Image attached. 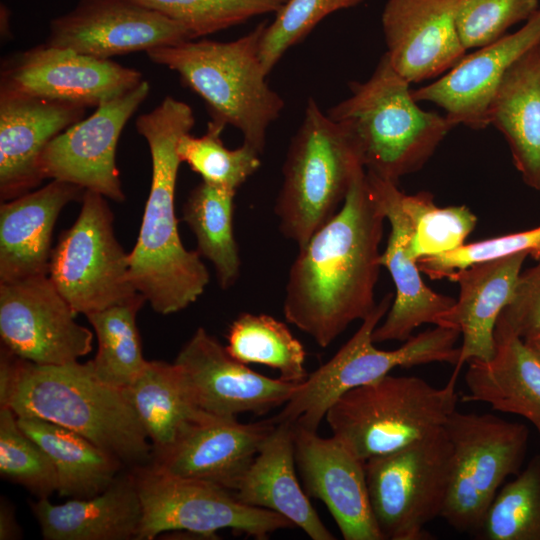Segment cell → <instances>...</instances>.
I'll return each mask as SVG.
<instances>
[{
	"label": "cell",
	"mask_w": 540,
	"mask_h": 540,
	"mask_svg": "<svg viewBox=\"0 0 540 540\" xmlns=\"http://www.w3.org/2000/svg\"><path fill=\"white\" fill-rule=\"evenodd\" d=\"M385 220L364 168L337 213L299 247L288 274L283 314L318 346L328 347L375 308Z\"/></svg>",
	"instance_id": "obj_1"
},
{
	"label": "cell",
	"mask_w": 540,
	"mask_h": 540,
	"mask_svg": "<svg viewBox=\"0 0 540 540\" xmlns=\"http://www.w3.org/2000/svg\"><path fill=\"white\" fill-rule=\"evenodd\" d=\"M194 123L191 106L171 96L135 123L149 147L152 177L139 235L129 253V274L137 292L162 315L196 302L210 280L199 253L183 245L175 212L181 164L177 143Z\"/></svg>",
	"instance_id": "obj_2"
},
{
	"label": "cell",
	"mask_w": 540,
	"mask_h": 540,
	"mask_svg": "<svg viewBox=\"0 0 540 540\" xmlns=\"http://www.w3.org/2000/svg\"><path fill=\"white\" fill-rule=\"evenodd\" d=\"M0 406L73 430L135 467L153 447L125 389L100 381L89 361L39 365L1 350Z\"/></svg>",
	"instance_id": "obj_3"
},
{
	"label": "cell",
	"mask_w": 540,
	"mask_h": 540,
	"mask_svg": "<svg viewBox=\"0 0 540 540\" xmlns=\"http://www.w3.org/2000/svg\"><path fill=\"white\" fill-rule=\"evenodd\" d=\"M327 115L356 144L367 172L398 184L421 169L454 125L425 111L384 53L372 75Z\"/></svg>",
	"instance_id": "obj_4"
},
{
	"label": "cell",
	"mask_w": 540,
	"mask_h": 540,
	"mask_svg": "<svg viewBox=\"0 0 540 540\" xmlns=\"http://www.w3.org/2000/svg\"><path fill=\"white\" fill-rule=\"evenodd\" d=\"M259 23L238 39L187 40L151 49L149 59L175 71L206 104L213 121L238 129L246 143L262 153L266 134L284 108L283 98L266 81Z\"/></svg>",
	"instance_id": "obj_5"
},
{
	"label": "cell",
	"mask_w": 540,
	"mask_h": 540,
	"mask_svg": "<svg viewBox=\"0 0 540 540\" xmlns=\"http://www.w3.org/2000/svg\"><path fill=\"white\" fill-rule=\"evenodd\" d=\"M458 374L443 387L388 374L351 389L325 415L332 436L364 461L398 450L444 426L457 409Z\"/></svg>",
	"instance_id": "obj_6"
},
{
	"label": "cell",
	"mask_w": 540,
	"mask_h": 540,
	"mask_svg": "<svg viewBox=\"0 0 540 540\" xmlns=\"http://www.w3.org/2000/svg\"><path fill=\"white\" fill-rule=\"evenodd\" d=\"M361 169L352 138L309 98L288 147L275 204L282 234L303 246L337 213Z\"/></svg>",
	"instance_id": "obj_7"
},
{
	"label": "cell",
	"mask_w": 540,
	"mask_h": 540,
	"mask_svg": "<svg viewBox=\"0 0 540 540\" xmlns=\"http://www.w3.org/2000/svg\"><path fill=\"white\" fill-rule=\"evenodd\" d=\"M392 301V294H386L336 354L299 383L283 409L272 417L276 423L286 422L317 431L328 409L341 395L376 381L397 367L410 368L434 362L456 365L460 354V347L456 345L460 332L451 327L435 325L411 336L394 350L376 348L373 331L385 317Z\"/></svg>",
	"instance_id": "obj_8"
},
{
	"label": "cell",
	"mask_w": 540,
	"mask_h": 540,
	"mask_svg": "<svg viewBox=\"0 0 540 540\" xmlns=\"http://www.w3.org/2000/svg\"><path fill=\"white\" fill-rule=\"evenodd\" d=\"M444 429L452 447L450 479L441 517L455 530L476 533L505 480L524 462L528 428L493 414L457 409Z\"/></svg>",
	"instance_id": "obj_9"
},
{
	"label": "cell",
	"mask_w": 540,
	"mask_h": 540,
	"mask_svg": "<svg viewBox=\"0 0 540 540\" xmlns=\"http://www.w3.org/2000/svg\"><path fill=\"white\" fill-rule=\"evenodd\" d=\"M451 456L443 426L398 450L365 460L371 508L384 539L430 538L425 527L442 515Z\"/></svg>",
	"instance_id": "obj_10"
},
{
	"label": "cell",
	"mask_w": 540,
	"mask_h": 540,
	"mask_svg": "<svg viewBox=\"0 0 540 540\" xmlns=\"http://www.w3.org/2000/svg\"><path fill=\"white\" fill-rule=\"evenodd\" d=\"M132 474L142 509L136 540L168 531L215 539L222 529L264 540L275 531L295 528L282 515L246 505L214 483L168 474L152 464L135 467Z\"/></svg>",
	"instance_id": "obj_11"
},
{
	"label": "cell",
	"mask_w": 540,
	"mask_h": 540,
	"mask_svg": "<svg viewBox=\"0 0 540 540\" xmlns=\"http://www.w3.org/2000/svg\"><path fill=\"white\" fill-rule=\"evenodd\" d=\"M73 225L52 249L48 276L73 312L87 315L137 297L129 253L118 242L113 213L101 194L85 191Z\"/></svg>",
	"instance_id": "obj_12"
},
{
	"label": "cell",
	"mask_w": 540,
	"mask_h": 540,
	"mask_svg": "<svg viewBox=\"0 0 540 540\" xmlns=\"http://www.w3.org/2000/svg\"><path fill=\"white\" fill-rule=\"evenodd\" d=\"M48 275L0 282V336L17 357L39 365L78 361L92 350L93 333Z\"/></svg>",
	"instance_id": "obj_13"
},
{
	"label": "cell",
	"mask_w": 540,
	"mask_h": 540,
	"mask_svg": "<svg viewBox=\"0 0 540 540\" xmlns=\"http://www.w3.org/2000/svg\"><path fill=\"white\" fill-rule=\"evenodd\" d=\"M149 92L150 84L143 79L57 135L38 162L43 180L64 181L113 201H124L116 164L117 144L127 121Z\"/></svg>",
	"instance_id": "obj_14"
},
{
	"label": "cell",
	"mask_w": 540,
	"mask_h": 540,
	"mask_svg": "<svg viewBox=\"0 0 540 540\" xmlns=\"http://www.w3.org/2000/svg\"><path fill=\"white\" fill-rule=\"evenodd\" d=\"M181 383L202 412L222 418L264 415L284 406L299 383L270 378L234 359L225 346L199 327L175 361Z\"/></svg>",
	"instance_id": "obj_15"
},
{
	"label": "cell",
	"mask_w": 540,
	"mask_h": 540,
	"mask_svg": "<svg viewBox=\"0 0 540 540\" xmlns=\"http://www.w3.org/2000/svg\"><path fill=\"white\" fill-rule=\"evenodd\" d=\"M136 69L47 43L2 61L0 89L97 107L138 85Z\"/></svg>",
	"instance_id": "obj_16"
},
{
	"label": "cell",
	"mask_w": 540,
	"mask_h": 540,
	"mask_svg": "<svg viewBox=\"0 0 540 540\" xmlns=\"http://www.w3.org/2000/svg\"><path fill=\"white\" fill-rule=\"evenodd\" d=\"M166 15L130 0H79L51 20L45 43L109 59L191 40Z\"/></svg>",
	"instance_id": "obj_17"
},
{
	"label": "cell",
	"mask_w": 540,
	"mask_h": 540,
	"mask_svg": "<svg viewBox=\"0 0 540 540\" xmlns=\"http://www.w3.org/2000/svg\"><path fill=\"white\" fill-rule=\"evenodd\" d=\"M292 425L296 466L306 494L324 503L345 540H384L371 508L365 461L334 436Z\"/></svg>",
	"instance_id": "obj_18"
},
{
	"label": "cell",
	"mask_w": 540,
	"mask_h": 540,
	"mask_svg": "<svg viewBox=\"0 0 540 540\" xmlns=\"http://www.w3.org/2000/svg\"><path fill=\"white\" fill-rule=\"evenodd\" d=\"M540 45V9L517 31L465 55L444 76L412 91L414 99L436 104L454 125H490V107L508 70Z\"/></svg>",
	"instance_id": "obj_19"
},
{
	"label": "cell",
	"mask_w": 540,
	"mask_h": 540,
	"mask_svg": "<svg viewBox=\"0 0 540 540\" xmlns=\"http://www.w3.org/2000/svg\"><path fill=\"white\" fill-rule=\"evenodd\" d=\"M276 426L273 418L242 423L209 415L188 425L168 447L153 453L156 468L233 491Z\"/></svg>",
	"instance_id": "obj_20"
},
{
	"label": "cell",
	"mask_w": 540,
	"mask_h": 540,
	"mask_svg": "<svg viewBox=\"0 0 540 540\" xmlns=\"http://www.w3.org/2000/svg\"><path fill=\"white\" fill-rule=\"evenodd\" d=\"M369 187L380 204L390 224L387 245L380 255L394 282L396 293L381 325L372 334L374 343L406 341L422 324L437 325L441 315L450 309L455 300L434 292L420 275L417 261L408 253V243L413 232L412 222L401 204V192L396 183L367 172Z\"/></svg>",
	"instance_id": "obj_21"
},
{
	"label": "cell",
	"mask_w": 540,
	"mask_h": 540,
	"mask_svg": "<svg viewBox=\"0 0 540 540\" xmlns=\"http://www.w3.org/2000/svg\"><path fill=\"white\" fill-rule=\"evenodd\" d=\"M458 0H387L381 23L386 55L410 84L453 68L465 55L456 26Z\"/></svg>",
	"instance_id": "obj_22"
},
{
	"label": "cell",
	"mask_w": 540,
	"mask_h": 540,
	"mask_svg": "<svg viewBox=\"0 0 540 540\" xmlns=\"http://www.w3.org/2000/svg\"><path fill=\"white\" fill-rule=\"evenodd\" d=\"M87 107L0 89V196L32 191L43 180L38 162L45 147L82 120Z\"/></svg>",
	"instance_id": "obj_23"
},
{
	"label": "cell",
	"mask_w": 540,
	"mask_h": 540,
	"mask_svg": "<svg viewBox=\"0 0 540 540\" xmlns=\"http://www.w3.org/2000/svg\"><path fill=\"white\" fill-rule=\"evenodd\" d=\"M527 252L478 263L450 273L446 278L459 285V297L437 325L460 332L462 344L454 371L472 361H488L496 352L495 326L510 302Z\"/></svg>",
	"instance_id": "obj_24"
},
{
	"label": "cell",
	"mask_w": 540,
	"mask_h": 540,
	"mask_svg": "<svg viewBox=\"0 0 540 540\" xmlns=\"http://www.w3.org/2000/svg\"><path fill=\"white\" fill-rule=\"evenodd\" d=\"M85 190L59 180L0 206V282L48 275L54 226L62 209Z\"/></svg>",
	"instance_id": "obj_25"
},
{
	"label": "cell",
	"mask_w": 540,
	"mask_h": 540,
	"mask_svg": "<svg viewBox=\"0 0 540 540\" xmlns=\"http://www.w3.org/2000/svg\"><path fill=\"white\" fill-rule=\"evenodd\" d=\"M293 425L276 423L232 491L242 503L276 512L312 540H334L298 481Z\"/></svg>",
	"instance_id": "obj_26"
},
{
	"label": "cell",
	"mask_w": 540,
	"mask_h": 540,
	"mask_svg": "<svg viewBox=\"0 0 540 540\" xmlns=\"http://www.w3.org/2000/svg\"><path fill=\"white\" fill-rule=\"evenodd\" d=\"M46 540L136 539L142 509L133 474L118 475L101 493L55 505L30 504Z\"/></svg>",
	"instance_id": "obj_27"
},
{
	"label": "cell",
	"mask_w": 540,
	"mask_h": 540,
	"mask_svg": "<svg viewBox=\"0 0 540 540\" xmlns=\"http://www.w3.org/2000/svg\"><path fill=\"white\" fill-rule=\"evenodd\" d=\"M489 117L504 135L524 182L540 192V45L508 70Z\"/></svg>",
	"instance_id": "obj_28"
},
{
	"label": "cell",
	"mask_w": 540,
	"mask_h": 540,
	"mask_svg": "<svg viewBox=\"0 0 540 540\" xmlns=\"http://www.w3.org/2000/svg\"><path fill=\"white\" fill-rule=\"evenodd\" d=\"M467 364L463 402L487 403L496 411L519 415L540 435V360L523 339L497 341L490 360Z\"/></svg>",
	"instance_id": "obj_29"
},
{
	"label": "cell",
	"mask_w": 540,
	"mask_h": 540,
	"mask_svg": "<svg viewBox=\"0 0 540 540\" xmlns=\"http://www.w3.org/2000/svg\"><path fill=\"white\" fill-rule=\"evenodd\" d=\"M18 424L53 462L61 497L89 498L104 491L123 464L81 434L37 417L20 416Z\"/></svg>",
	"instance_id": "obj_30"
},
{
	"label": "cell",
	"mask_w": 540,
	"mask_h": 540,
	"mask_svg": "<svg viewBox=\"0 0 540 540\" xmlns=\"http://www.w3.org/2000/svg\"><path fill=\"white\" fill-rule=\"evenodd\" d=\"M153 447V453L172 444L191 423L209 414L187 395L174 363L148 361L142 373L125 388Z\"/></svg>",
	"instance_id": "obj_31"
},
{
	"label": "cell",
	"mask_w": 540,
	"mask_h": 540,
	"mask_svg": "<svg viewBox=\"0 0 540 540\" xmlns=\"http://www.w3.org/2000/svg\"><path fill=\"white\" fill-rule=\"evenodd\" d=\"M235 194L202 181L191 190L183 207V220L195 235L196 251L212 263L222 289L232 287L240 275L233 231Z\"/></svg>",
	"instance_id": "obj_32"
},
{
	"label": "cell",
	"mask_w": 540,
	"mask_h": 540,
	"mask_svg": "<svg viewBox=\"0 0 540 540\" xmlns=\"http://www.w3.org/2000/svg\"><path fill=\"white\" fill-rule=\"evenodd\" d=\"M145 301L139 294L126 303L85 315L98 343L90 366L95 376L110 386L127 388L148 363L136 325V315Z\"/></svg>",
	"instance_id": "obj_33"
},
{
	"label": "cell",
	"mask_w": 540,
	"mask_h": 540,
	"mask_svg": "<svg viewBox=\"0 0 540 540\" xmlns=\"http://www.w3.org/2000/svg\"><path fill=\"white\" fill-rule=\"evenodd\" d=\"M226 340L227 352L241 363L268 366L289 382L301 383L308 377L303 344L270 315L241 313L230 324Z\"/></svg>",
	"instance_id": "obj_34"
},
{
	"label": "cell",
	"mask_w": 540,
	"mask_h": 540,
	"mask_svg": "<svg viewBox=\"0 0 540 540\" xmlns=\"http://www.w3.org/2000/svg\"><path fill=\"white\" fill-rule=\"evenodd\" d=\"M476 534L484 540H540V455L499 489Z\"/></svg>",
	"instance_id": "obj_35"
},
{
	"label": "cell",
	"mask_w": 540,
	"mask_h": 540,
	"mask_svg": "<svg viewBox=\"0 0 540 540\" xmlns=\"http://www.w3.org/2000/svg\"><path fill=\"white\" fill-rule=\"evenodd\" d=\"M225 125L211 120L202 136L186 133L177 143V154L202 181L236 192L260 167V154L246 143L227 148L221 138Z\"/></svg>",
	"instance_id": "obj_36"
},
{
	"label": "cell",
	"mask_w": 540,
	"mask_h": 540,
	"mask_svg": "<svg viewBox=\"0 0 540 540\" xmlns=\"http://www.w3.org/2000/svg\"><path fill=\"white\" fill-rule=\"evenodd\" d=\"M401 204L412 222L408 253L416 261L459 248L477 223L476 215L465 205L437 207L427 192L403 193Z\"/></svg>",
	"instance_id": "obj_37"
},
{
	"label": "cell",
	"mask_w": 540,
	"mask_h": 540,
	"mask_svg": "<svg viewBox=\"0 0 540 540\" xmlns=\"http://www.w3.org/2000/svg\"><path fill=\"white\" fill-rule=\"evenodd\" d=\"M0 473L39 498L57 492L55 466L46 452L19 426L17 415L0 406Z\"/></svg>",
	"instance_id": "obj_38"
},
{
	"label": "cell",
	"mask_w": 540,
	"mask_h": 540,
	"mask_svg": "<svg viewBox=\"0 0 540 540\" xmlns=\"http://www.w3.org/2000/svg\"><path fill=\"white\" fill-rule=\"evenodd\" d=\"M182 25L192 39L264 14L277 13L287 0H130Z\"/></svg>",
	"instance_id": "obj_39"
},
{
	"label": "cell",
	"mask_w": 540,
	"mask_h": 540,
	"mask_svg": "<svg viewBox=\"0 0 540 540\" xmlns=\"http://www.w3.org/2000/svg\"><path fill=\"white\" fill-rule=\"evenodd\" d=\"M363 1L287 0L261 36L259 55L265 72L269 75L283 55L304 40L325 17Z\"/></svg>",
	"instance_id": "obj_40"
},
{
	"label": "cell",
	"mask_w": 540,
	"mask_h": 540,
	"mask_svg": "<svg viewBox=\"0 0 540 540\" xmlns=\"http://www.w3.org/2000/svg\"><path fill=\"white\" fill-rule=\"evenodd\" d=\"M539 0H458L456 26L466 50L486 46L511 26L527 21Z\"/></svg>",
	"instance_id": "obj_41"
},
{
	"label": "cell",
	"mask_w": 540,
	"mask_h": 540,
	"mask_svg": "<svg viewBox=\"0 0 540 540\" xmlns=\"http://www.w3.org/2000/svg\"><path fill=\"white\" fill-rule=\"evenodd\" d=\"M527 252L540 259V226L530 230L463 244L459 248L417 261L420 271L431 279H443L469 266Z\"/></svg>",
	"instance_id": "obj_42"
},
{
	"label": "cell",
	"mask_w": 540,
	"mask_h": 540,
	"mask_svg": "<svg viewBox=\"0 0 540 540\" xmlns=\"http://www.w3.org/2000/svg\"><path fill=\"white\" fill-rule=\"evenodd\" d=\"M540 333V259L521 272L514 294L495 326V341L510 337L523 340Z\"/></svg>",
	"instance_id": "obj_43"
},
{
	"label": "cell",
	"mask_w": 540,
	"mask_h": 540,
	"mask_svg": "<svg viewBox=\"0 0 540 540\" xmlns=\"http://www.w3.org/2000/svg\"><path fill=\"white\" fill-rule=\"evenodd\" d=\"M20 535V527L11 504L2 500L0 504V539H18Z\"/></svg>",
	"instance_id": "obj_44"
},
{
	"label": "cell",
	"mask_w": 540,
	"mask_h": 540,
	"mask_svg": "<svg viewBox=\"0 0 540 540\" xmlns=\"http://www.w3.org/2000/svg\"><path fill=\"white\" fill-rule=\"evenodd\" d=\"M540 360V333L524 340Z\"/></svg>",
	"instance_id": "obj_45"
}]
</instances>
